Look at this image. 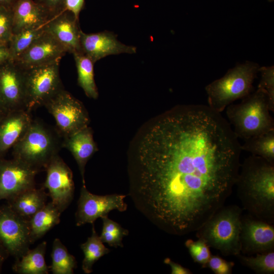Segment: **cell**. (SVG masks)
<instances>
[{"label": "cell", "mask_w": 274, "mask_h": 274, "mask_svg": "<svg viewBox=\"0 0 274 274\" xmlns=\"http://www.w3.org/2000/svg\"><path fill=\"white\" fill-rule=\"evenodd\" d=\"M237 139L208 106L179 105L152 118L129 149L130 194L136 208L170 234L198 230L235 184Z\"/></svg>", "instance_id": "1"}, {"label": "cell", "mask_w": 274, "mask_h": 274, "mask_svg": "<svg viewBox=\"0 0 274 274\" xmlns=\"http://www.w3.org/2000/svg\"><path fill=\"white\" fill-rule=\"evenodd\" d=\"M235 184L247 209L257 216H273V163L252 155L242 165Z\"/></svg>", "instance_id": "2"}, {"label": "cell", "mask_w": 274, "mask_h": 274, "mask_svg": "<svg viewBox=\"0 0 274 274\" xmlns=\"http://www.w3.org/2000/svg\"><path fill=\"white\" fill-rule=\"evenodd\" d=\"M242 99L227 106L226 112L237 138L245 140L274 129L269 98L264 90L257 88Z\"/></svg>", "instance_id": "3"}, {"label": "cell", "mask_w": 274, "mask_h": 274, "mask_svg": "<svg viewBox=\"0 0 274 274\" xmlns=\"http://www.w3.org/2000/svg\"><path fill=\"white\" fill-rule=\"evenodd\" d=\"M62 138L56 129L32 120L21 139L13 147V158L40 172L45 169L62 148Z\"/></svg>", "instance_id": "4"}, {"label": "cell", "mask_w": 274, "mask_h": 274, "mask_svg": "<svg viewBox=\"0 0 274 274\" xmlns=\"http://www.w3.org/2000/svg\"><path fill=\"white\" fill-rule=\"evenodd\" d=\"M260 66L246 61L229 69L224 76L217 79L206 88L208 106L221 113L227 106L249 95L259 73Z\"/></svg>", "instance_id": "5"}, {"label": "cell", "mask_w": 274, "mask_h": 274, "mask_svg": "<svg viewBox=\"0 0 274 274\" xmlns=\"http://www.w3.org/2000/svg\"><path fill=\"white\" fill-rule=\"evenodd\" d=\"M241 211L237 207L220 208L197 231L198 238L224 255L241 252Z\"/></svg>", "instance_id": "6"}, {"label": "cell", "mask_w": 274, "mask_h": 274, "mask_svg": "<svg viewBox=\"0 0 274 274\" xmlns=\"http://www.w3.org/2000/svg\"><path fill=\"white\" fill-rule=\"evenodd\" d=\"M59 63L24 70L26 110H32L45 104L63 89L59 74Z\"/></svg>", "instance_id": "7"}, {"label": "cell", "mask_w": 274, "mask_h": 274, "mask_svg": "<svg viewBox=\"0 0 274 274\" xmlns=\"http://www.w3.org/2000/svg\"><path fill=\"white\" fill-rule=\"evenodd\" d=\"M44 106L53 117L62 139L88 126L89 117L84 105L64 88Z\"/></svg>", "instance_id": "8"}, {"label": "cell", "mask_w": 274, "mask_h": 274, "mask_svg": "<svg viewBox=\"0 0 274 274\" xmlns=\"http://www.w3.org/2000/svg\"><path fill=\"white\" fill-rule=\"evenodd\" d=\"M0 242L15 259L25 254L31 244L28 221L7 204L0 207Z\"/></svg>", "instance_id": "9"}, {"label": "cell", "mask_w": 274, "mask_h": 274, "mask_svg": "<svg viewBox=\"0 0 274 274\" xmlns=\"http://www.w3.org/2000/svg\"><path fill=\"white\" fill-rule=\"evenodd\" d=\"M45 169L47 175L43 187L48 190L51 201L62 213L74 196L72 171L58 154L53 158Z\"/></svg>", "instance_id": "10"}, {"label": "cell", "mask_w": 274, "mask_h": 274, "mask_svg": "<svg viewBox=\"0 0 274 274\" xmlns=\"http://www.w3.org/2000/svg\"><path fill=\"white\" fill-rule=\"evenodd\" d=\"M125 197V195L117 194H94L87 189L85 185H83L75 216L76 225L92 224L97 219L108 216L109 213L114 210L125 211L127 208L124 201Z\"/></svg>", "instance_id": "11"}, {"label": "cell", "mask_w": 274, "mask_h": 274, "mask_svg": "<svg viewBox=\"0 0 274 274\" xmlns=\"http://www.w3.org/2000/svg\"><path fill=\"white\" fill-rule=\"evenodd\" d=\"M39 172L19 160L0 158V200H7L36 187Z\"/></svg>", "instance_id": "12"}, {"label": "cell", "mask_w": 274, "mask_h": 274, "mask_svg": "<svg viewBox=\"0 0 274 274\" xmlns=\"http://www.w3.org/2000/svg\"><path fill=\"white\" fill-rule=\"evenodd\" d=\"M0 101L9 112L26 110L24 70L11 59L0 65Z\"/></svg>", "instance_id": "13"}, {"label": "cell", "mask_w": 274, "mask_h": 274, "mask_svg": "<svg viewBox=\"0 0 274 274\" xmlns=\"http://www.w3.org/2000/svg\"><path fill=\"white\" fill-rule=\"evenodd\" d=\"M66 51L49 32L45 31L21 55L14 61L22 68L60 61Z\"/></svg>", "instance_id": "14"}, {"label": "cell", "mask_w": 274, "mask_h": 274, "mask_svg": "<svg viewBox=\"0 0 274 274\" xmlns=\"http://www.w3.org/2000/svg\"><path fill=\"white\" fill-rule=\"evenodd\" d=\"M80 44L82 52L94 63L110 55L136 53L134 46L126 45L119 42L116 36L108 31L86 33L81 31Z\"/></svg>", "instance_id": "15"}, {"label": "cell", "mask_w": 274, "mask_h": 274, "mask_svg": "<svg viewBox=\"0 0 274 274\" xmlns=\"http://www.w3.org/2000/svg\"><path fill=\"white\" fill-rule=\"evenodd\" d=\"M79 20L70 12L64 10L52 17L45 25L50 33L65 49L73 54L82 53L80 44L81 30Z\"/></svg>", "instance_id": "16"}, {"label": "cell", "mask_w": 274, "mask_h": 274, "mask_svg": "<svg viewBox=\"0 0 274 274\" xmlns=\"http://www.w3.org/2000/svg\"><path fill=\"white\" fill-rule=\"evenodd\" d=\"M241 243V251L247 253L271 251L274 246V228L264 222L242 220Z\"/></svg>", "instance_id": "17"}, {"label": "cell", "mask_w": 274, "mask_h": 274, "mask_svg": "<svg viewBox=\"0 0 274 274\" xmlns=\"http://www.w3.org/2000/svg\"><path fill=\"white\" fill-rule=\"evenodd\" d=\"M25 109L8 112L0 119V158L23 136L33 119Z\"/></svg>", "instance_id": "18"}, {"label": "cell", "mask_w": 274, "mask_h": 274, "mask_svg": "<svg viewBox=\"0 0 274 274\" xmlns=\"http://www.w3.org/2000/svg\"><path fill=\"white\" fill-rule=\"evenodd\" d=\"M12 9L13 34L43 26L52 17L44 6L33 0H16Z\"/></svg>", "instance_id": "19"}, {"label": "cell", "mask_w": 274, "mask_h": 274, "mask_svg": "<svg viewBox=\"0 0 274 274\" xmlns=\"http://www.w3.org/2000/svg\"><path fill=\"white\" fill-rule=\"evenodd\" d=\"M62 148L67 149L73 156L78 165L83 185H85L84 174L86 164L98 150L91 128L87 126L62 138Z\"/></svg>", "instance_id": "20"}, {"label": "cell", "mask_w": 274, "mask_h": 274, "mask_svg": "<svg viewBox=\"0 0 274 274\" xmlns=\"http://www.w3.org/2000/svg\"><path fill=\"white\" fill-rule=\"evenodd\" d=\"M48 194L44 187L25 190L7 200V204L18 215L29 221L47 204Z\"/></svg>", "instance_id": "21"}, {"label": "cell", "mask_w": 274, "mask_h": 274, "mask_svg": "<svg viewBox=\"0 0 274 274\" xmlns=\"http://www.w3.org/2000/svg\"><path fill=\"white\" fill-rule=\"evenodd\" d=\"M46 248L47 242L44 241L15 259L12 266L13 271L19 274H48L50 267L45 260Z\"/></svg>", "instance_id": "22"}, {"label": "cell", "mask_w": 274, "mask_h": 274, "mask_svg": "<svg viewBox=\"0 0 274 274\" xmlns=\"http://www.w3.org/2000/svg\"><path fill=\"white\" fill-rule=\"evenodd\" d=\"M61 213L52 201L37 212L28 221L31 244L60 222Z\"/></svg>", "instance_id": "23"}, {"label": "cell", "mask_w": 274, "mask_h": 274, "mask_svg": "<svg viewBox=\"0 0 274 274\" xmlns=\"http://www.w3.org/2000/svg\"><path fill=\"white\" fill-rule=\"evenodd\" d=\"M78 73V83L86 96L96 99L98 92L94 78V62L83 53L73 54Z\"/></svg>", "instance_id": "24"}, {"label": "cell", "mask_w": 274, "mask_h": 274, "mask_svg": "<svg viewBox=\"0 0 274 274\" xmlns=\"http://www.w3.org/2000/svg\"><path fill=\"white\" fill-rule=\"evenodd\" d=\"M241 149L274 163V129L244 140Z\"/></svg>", "instance_id": "25"}, {"label": "cell", "mask_w": 274, "mask_h": 274, "mask_svg": "<svg viewBox=\"0 0 274 274\" xmlns=\"http://www.w3.org/2000/svg\"><path fill=\"white\" fill-rule=\"evenodd\" d=\"M92 233L87 241L80 245L84 258L82 261V269L84 273L92 272L94 263L103 256L109 253L110 250L106 248L101 241L92 224Z\"/></svg>", "instance_id": "26"}, {"label": "cell", "mask_w": 274, "mask_h": 274, "mask_svg": "<svg viewBox=\"0 0 274 274\" xmlns=\"http://www.w3.org/2000/svg\"><path fill=\"white\" fill-rule=\"evenodd\" d=\"M51 271L53 274H73L77 267L75 257L69 253L60 239H54L51 253Z\"/></svg>", "instance_id": "27"}, {"label": "cell", "mask_w": 274, "mask_h": 274, "mask_svg": "<svg viewBox=\"0 0 274 274\" xmlns=\"http://www.w3.org/2000/svg\"><path fill=\"white\" fill-rule=\"evenodd\" d=\"M45 25L13 34L8 44L10 59L14 60L24 52L45 31Z\"/></svg>", "instance_id": "28"}, {"label": "cell", "mask_w": 274, "mask_h": 274, "mask_svg": "<svg viewBox=\"0 0 274 274\" xmlns=\"http://www.w3.org/2000/svg\"><path fill=\"white\" fill-rule=\"evenodd\" d=\"M101 218L102 220V228L99 237L102 242L114 248L123 247L122 239L128 235V230L109 219L108 216Z\"/></svg>", "instance_id": "29"}, {"label": "cell", "mask_w": 274, "mask_h": 274, "mask_svg": "<svg viewBox=\"0 0 274 274\" xmlns=\"http://www.w3.org/2000/svg\"><path fill=\"white\" fill-rule=\"evenodd\" d=\"M241 262L256 272L273 273L274 272V252L259 253L256 256H244L238 255Z\"/></svg>", "instance_id": "30"}, {"label": "cell", "mask_w": 274, "mask_h": 274, "mask_svg": "<svg viewBox=\"0 0 274 274\" xmlns=\"http://www.w3.org/2000/svg\"><path fill=\"white\" fill-rule=\"evenodd\" d=\"M185 245L194 261L206 266L211 255L209 247L205 242L200 238L196 241L189 239Z\"/></svg>", "instance_id": "31"}, {"label": "cell", "mask_w": 274, "mask_h": 274, "mask_svg": "<svg viewBox=\"0 0 274 274\" xmlns=\"http://www.w3.org/2000/svg\"><path fill=\"white\" fill-rule=\"evenodd\" d=\"M12 7L0 5V45H8L13 32Z\"/></svg>", "instance_id": "32"}, {"label": "cell", "mask_w": 274, "mask_h": 274, "mask_svg": "<svg viewBox=\"0 0 274 274\" xmlns=\"http://www.w3.org/2000/svg\"><path fill=\"white\" fill-rule=\"evenodd\" d=\"M261 79L258 88L264 90L269 96L270 112H274V67H260Z\"/></svg>", "instance_id": "33"}, {"label": "cell", "mask_w": 274, "mask_h": 274, "mask_svg": "<svg viewBox=\"0 0 274 274\" xmlns=\"http://www.w3.org/2000/svg\"><path fill=\"white\" fill-rule=\"evenodd\" d=\"M233 266V263L217 256H211L206 265L216 274H230Z\"/></svg>", "instance_id": "34"}, {"label": "cell", "mask_w": 274, "mask_h": 274, "mask_svg": "<svg viewBox=\"0 0 274 274\" xmlns=\"http://www.w3.org/2000/svg\"><path fill=\"white\" fill-rule=\"evenodd\" d=\"M44 6L53 17L65 10L64 0H37Z\"/></svg>", "instance_id": "35"}, {"label": "cell", "mask_w": 274, "mask_h": 274, "mask_svg": "<svg viewBox=\"0 0 274 274\" xmlns=\"http://www.w3.org/2000/svg\"><path fill=\"white\" fill-rule=\"evenodd\" d=\"M85 0H64V9L71 12L78 20L79 14L83 9Z\"/></svg>", "instance_id": "36"}, {"label": "cell", "mask_w": 274, "mask_h": 274, "mask_svg": "<svg viewBox=\"0 0 274 274\" xmlns=\"http://www.w3.org/2000/svg\"><path fill=\"white\" fill-rule=\"evenodd\" d=\"M165 264L169 265L172 274H190L191 272L187 268L183 267L178 263L172 261L169 258H165L164 260Z\"/></svg>", "instance_id": "37"}, {"label": "cell", "mask_w": 274, "mask_h": 274, "mask_svg": "<svg viewBox=\"0 0 274 274\" xmlns=\"http://www.w3.org/2000/svg\"><path fill=\"white\" fill-rule=\"evenodd\" d=\"M10 59L8 45H0V65Z\"/></svg>", "instance_id": "38"}, {"label": "cell", "mask_w": 274, "mask_h": 274, "mask_svg": "<svg viewBox=\"0 0 274 274\" xmlns=\"http://www.w3.org/2000/svg\"><path fill=\"white\" fill-rule=\"evenodd\" d=\"M9 256L8 251L0 242V272L4 262Z\"/></svg>", "instance_id": "39"}, {"label": "cell", "mask_w": 274, "mask_h": 274, "mask_svg": "<svg viewBox=\"0 0 274 274\" xmlns=\"http://www.w3.org/2000/svg\"><path fill=\"white\" fill-rule=\"evenodd\" d=\"M16 0H0V5L12 7Z\"/></svg>", "instance_id": "40"}, {"label": "cell", "mask_w": 274, "mask_h": 274, "mask_svg": "<svg viewBox=\"0 0 274 274\" xmlns=\"http://www.w3.org/2000/svg\"><path fill=\"white\" fill-rule=\"evenodd\" d=\"M9 111L4 107L0 101V119L3 118Z\"/></svg>", "instance_id": "41"}, {"label": "cell", "mask_w": 274, "mask_h": 274, "mask_svg": "<svg viewBox=\"0 0 274 274\" xmlns=\"http://www.w3.org/2000/svg\"><path fill=\"white\" fill-rule=\"evenodd\" d=\"M273 0H269V1L270 2H271V1H273Z\"/></svg>", "instance_id": "42"}]
</instances>
